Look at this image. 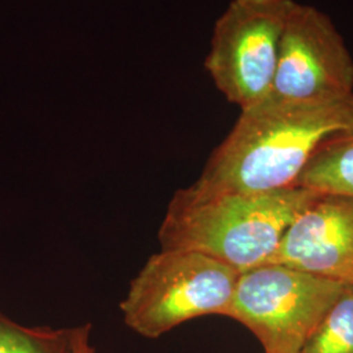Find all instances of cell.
<instances>
[{
	"label": "cell",
	"mask_w": 353,
	"mask_h": 353,
	"mask_svg": "<svg viewBox=\"0 0 353 353\" xmlns=\"http://www.w3.org/2000/svg\"><path fill=\"white\" fill-rule=\"evenodd\" d=\"M353 131V94L338 100L265 99L241 115L195 182L214 190L270 192L294 188L328 139Z\"/></svg>",
	"instance_id": "cell-1"
},
{
	"label": "cell",
	"mask_w": 353,
	"mask_h": 353,
	"mask_svg": "<svg viewBox=\"0 0 353 353\" xmlns=\"http://www.w3.org/2000/svg\"><path fill=\"white\" fill-rule=\"evenodd\" d=\"M316 195L303 188L242 192L192 183L169 203L160 246L201 252L240 274L270 265L285 230Z\"/></svg>",
	"instance_id": "cell-2"
},
{
	"label": "cell",
	"mask_w": 353,
	"mask_h": 353,
	"mask_svg": "<svg viewBox=\"0 0 353 353\" xmlns=\"http://www.w3.org/2000/svg\"><path fill=\"white\" fill-rule=\"evenodd\" d=\"M240 272L208 255L161 249L130 284L121 310L128 327L157 339L199 316H224Z\"/></svg>",
	"instance_id": "cell-3"
},
{
	"label": "cell",
	"mask_w": 353,
	"mask_h": 353,
	"mask_svg": "<svg viewBox=\"0 0 353 353\" xmlns=\"http://www.w3.org/2000/svg\"><path fill=\"white\" fill-rule=\"evenodd\" d=\"M347 287L284 265L241 272L224 316L249 328L265 353H299Z\"/></svg>",
	"instance_id": "cell-4"
},
{
	"label": "cell",
	"mask_w": 353,
	"mask_h": 353,
	"mask_svg": "<svg viewBox=\"0 0 353 353\" xmlns=\"http://www.w3.org/2000/svg\"><path fill=\"white\" fill-rule=\"evenodd\" d=\"M296 0H232L217 19L205 68L241 110L270 97L284 28Z\"/></svg>",
	"instance_id": "cell-5"
},
{
	"label": "cell",
	"mask_w": 353,
	"mask_h": 353,
	"mask_svg": "<svg viewBox=\"0 0 353 353\" xmlns=\"http://www.w3.org/2000/svg\"><path fill=\"white\" fill-rule=\"evenodd\" d=\"M353 94V58L327 14L294 4L284 28L278 67L268 99L338 100Z\"/></svg>",
	"instance_id": "cell-6"
},
{
	"label": "cell",
	"mask_w": 353,
	"mask_h": 353,
	"mask_svg": "<svg viewBox=\"0 0 353 353\" xmlns=\"http://www.w3.org/2000/svg\"><path fill=\"white\" fill-rule=\"evenodd\" d=\"M271 263L353 284V196L318 192L293 220Z\"/></svg>",
	"instance_id": "cell-7"
},
{
	"label": "cell",
	"mask_w": 353,
	"mask_h": 353,
	"mask_svg": "<svg viewBox=\"0 0 353 353\" xmlns=\"http://www.w3.org/2000/svg\"><path fill=\"white\" fill-rule=\"evenodd\" d=\"M294 188L353 196V131L325 141L305 166Z\"/></svg>",
	"instance_id": "cell-8"
},
{
	"label": "cell",
	"mask_w": 353,
	"mask_h": 353,
	"mask_svg": "<svg viewBox=\"0 0 353 353\" xmlns=\"http://www.w3.org/2000/svg\"><path fill=\"white\" fill-rule=\"evenodd\" d=\"M0 353H75L74 327H29L0 312Z\"/></svg>",
	"instance_id": "cell-9"
},
{
	"label": "cell",
	"mask_w": 353,
	"mask_h": 353,
	"mask_svg": "<svg viewBox=\"0 0 353 353\" xmlns=\"http://www.w3.org/2000/svg\"><path fill=\"white\" fill-rule=\"evenodd\" d=\"M299 353H353V285H347Z\"/></svg>",
	"instance_id": "cell-10"
},
{
	"label": "cell",
	"mask_w": 353,
	"mask_h": 353,
	"mask_svg": "<svg viewBox=\"0 0 353 353\" xmlns=\"http://www.w3.org/2000/svg\"><path fill=\"white\" fill-rule=\"evenodd\" d=\"M90 332L92 326L89 323L74 327L75 353H96V350L90 341Z\"/></svg>",
	"instance_id": "cell-11"
},
{
	"label": "cell",
	"mask_w": 353,
	"mask_h": 353,
	"mask_svg": "<svg viewBox=\"0 0 353 353\" xmlns=\"http://www.w3.org/2000/svg\"><path fill=\"white\" fill-rule=\"evenodd\" d=\"M352 285H353V284H352Z\"/></svg>",
	"instance_id": "cell-12"
}]
</instances>
